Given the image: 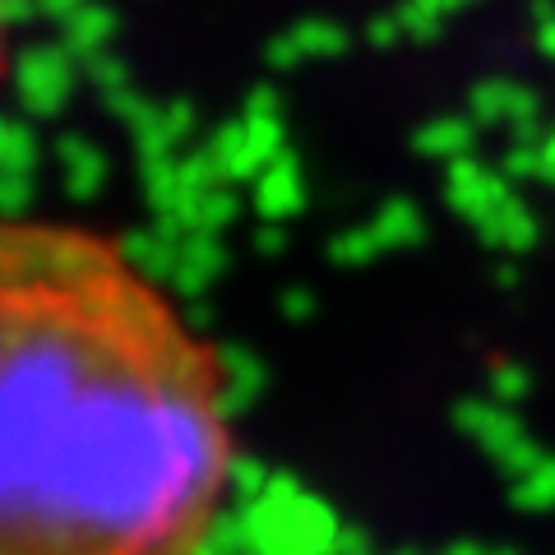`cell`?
Returning a JSON list of instances; mask_svg holds the SVG:
<instances>
[{
  "label": "cell",
  "mask_w": 555,
  "mask_h": 555,
  "mask_svg": "<svg viewBox=\"0 0 555 555\" xmlns=\"http://www.w3.org/2000/svg\"><path fill=\"white\" fill-rule=\"evenodd\" d=\"M228 366L116 236L0 218V555H204Z\"/></svg>",
  "instance_id": "1"
},
{
  "label": "cell",
  "mask_w": 555,
  "mask_h": 555,
  "mask_svg": "<svg viewBox=\"0 0 555 555\" xmlns=\"http://www.w3.org/2000/svg\"><path fill=\"white\" fill-rule=\"evenodd\" d=\"M5 10H10V0H0V69H5Z\"/></svg>",
  "instance_id": "2"
}]
</instances>
